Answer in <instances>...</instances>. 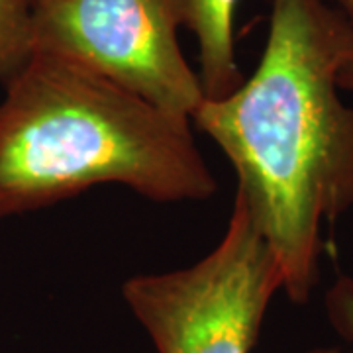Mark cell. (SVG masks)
I'll list each match as a JSON object with an SVG mask.
<instances>
[{
  "mask_svg": "<svg viewBox=\"0 0 353 353\" xmlns=\"http://www.w3.org/2000/svg\"><path fill=\"white\" fill-rule=\"evenodd\" d=\"M336 310H340L345 316V328L353 330V301L352 299H345V301H341L340 304L336 306ZM304 353H345L338 350V347H312V350H308V352ZM353 353V352H352Z\"/></svg>",
  "mask_w": 353,
  "mask_h": 353,
  "instance_id": "52a82bcc",
  "label": "cell"
},
{
  "mask_svg": "<svg viewBox=\"0 0 353 353\" xmlns=\"http://www.w3.org/2000/svg\"><path fill=\"white\" fill-rule=\"evenodd\" d=\"M340 87L341 90H347V92H353V57L343 65L340 73Z\"/></svg>",
  "mask_w": 353,
  "mask_h": 353,
  "instance_id": "ba28073f",
  "label": "cell"
},
{
  "mask_svg": "<svg viewBox=\"0 0 353 353\" xmlns=\"http://www.w3.org/2000/svg\"><path fill=\"white\" fill-rule=\"evenodd\" d=\"M38 0H0V75H10L32 53Z\"/></svg>",
  "mask_w": 353,
  "mask_h": 353,
  "instance_id": "8992f818",
  "label": "cell"
},
{
  "mask_svg": "<svg viewBox=\"0 0 353 353\" xmlns=\"http://www.w3.org/2000/svg\"><path fill=\"white\" fill-rule=\"evenodd\" d=\"M353 26V0H330Z\"/></svg>",
  "mask_w": 353,
  "mask_h": 353,
  "instance_id": "9c48e42d",
  "label": "cell"
},
{
  "mask_svg": "<svg viewBox=\"0 0 353 353\" xmlns=\"http://www.w3.org/2000/svg\"><path fill=\"white\" fill-rule=\"evenodd\" d=\"M283 273L236 196L220 241L189 267L124 281L122 299L157 353H252Z\"/></svg>",
  "mask_w": 353,
  "mask_h": 353,
  "instance_id": "3957f363",
  "label": "cell"
},
{
  "mask_svg": "<svg viewBox=\"0 0 353 353\" xmlns=\"http://www.w3.org/2000/svg\"><path fill=\"white\" fill-rule=\"evenodd\" d=\"M187 30L199 46V75L206 99H220L240 87L234 18L240 0H187Z\"/></svg>",
  "mask_w": 353,
  "mask_h": 353,
  "instance_id": "5b68a950",
  "label": "cell"
},
{
  "mask_svg": "<svg viewBox=\"0 0 353 353\" xmlns=\"http://www.w3.org/2000/svg\"><path fill=\"white\" fill-rule=\"evenodd\" d=\"M187 24V0H38L32 51L73 61L192 122L206 92L181 50Z\"/></svg>",
  "mask_w": 353,
  "mask_h": 353,
  "instance_id": "277c9868",
  "label": "cell"
},
{
  "mask_svg": "<svg viewBox=\"0 0 353 353\" xmlns=\"http://www.w3.org/2000/svg\"><path fill=\"white\" fill-rule=\"evenodd\" d=\"M352 57L353 26L330 0H271L255 71L192 116L232 165L296 304L318 283L322 228L353 210V106L340 87Z\"/></svg>",
  "mask_w": 353,
  "mask_h": 353,
  "instance_id": "6da1fadb",
  "label": "cell"
},
{
  "mask_svg": "<svg viewBox=\"0 0 353 353\" xmlns=\"http://www.w3.org/2000/svg\"><path fill=\"white\" fill-rule=\"evenodd\" d=\"M101 185L161 204L204 202L218 181L192 122L63 57L32 51L0 102V218Z\"/></svg>",
  "mask_w": 353,
  "mask_h": 353,
  "instance_id": "7a4b0ae2",
  "label": "cell"
}]
</instances>
